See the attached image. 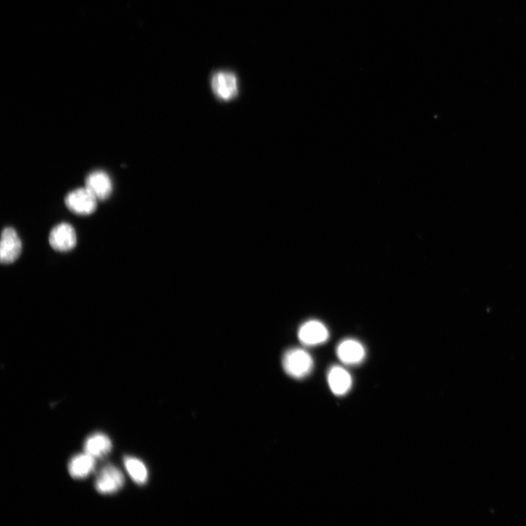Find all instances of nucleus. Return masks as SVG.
I'll return each mask as SVG.
<instances>
[{"mask_svg": "<svg viewBox=\"0 0 526 526\" xmlns=\"http://www.w3.org/2000/svg\"><path fill=\"white\" fill-rule=\"evenodd\" d=\"M21 251L22 243L17 232L12 227H5L0 243V261L5 265L11 264L18 259Z\"/></svg>", "mask_w": 526, "mask_h": 526, "instance_id": "obj_6", "label": "nucleus"}, {"mask_svg": "<svg viewBox=\"0 0 526 526\" xmlns=\"http://www.w3.org/2000/svg\"><path fill=\"white\" fill-rule=\"evenodd\" d=\"M95 467V458L84 453L73 457L68 466L69 473L75 479H84L89 476Z\"/></svg>", "mask_w": 526, "mask_h": 526, "instance_id": "obj_12", "label": "nucleus"}, {"mask_svg": "<svg viewBox=\"0 0 526 526\" xmlns=\"http://www.w3.org/2000/svg\"><path fill=\"white\" fill-rule=\"evenodd\" d=\"M298 336L303 345L313 347L325 343L330 334L324 323L319 321L311 320L301 325Z\"/></svg>", "mask_w": 526, "mask_h": 526, "instance_id": "obj_7", "label": "nucleus"}, {"mask_svg": "<svg viewBox=\"0 0 526 526\" xmlns=\"http://www.w3.org/2000/svg\"><path fill=\"white\" fill-rule=\"evenodd\" d=\"M124 464L128 474L138 485H145L148 480L147 466L141 460L133 457H125Z\"/></svg>", "mask_w": 526, "mask_h": 526, "instance_id": "obj_13", "label": "nucleus"}, {"mask_svg": "<svg viewBox=\"0 0 526 526\" xmlns=\"http://www.w3.org/2000/svg\"><path fill=\"white\" fill-rule=\"evenodd\" d=\"M210 84L211 91L218 103H229L237 100L240 96V80L233 71L223 69L213 71Z\"/></svg>", "mask_w": 526, "mask_h": 526, "instance_id": "obj_1", "label": "nucleus"}, {"mask_svg": "<svg viewBox=\"0 0 526 526\" xmlns=\"http://www.w3.org/2000/svg\"><path fill=\"white\" fill-rule=\"evenodd\" d=\"M98 200L86 186L74 190L66 195L64 203L68 210L81 216L92 214L97 210Z\"/></svg>", "mask_w": 526, "mask_h": 526, "instance_id": "obj_3", "label": "nucleus"}, {"mask_svg": "<svg viewBox=\"0 0 526 526\" xmlns=\"http://www.w3.org/2000/svg\"><path fill=\"white\" fill-rule=\"evenodd\" d=\"M85 186L99 201L109 199L113 192V183L109 175L103 171H95L87 175Z\"/></svg>", "mask_w": 526, "mask_h": 526, "instance_id": "obj_9", "label": "nucleus"}, {"mask_svg": "<svg viewBox=\"0 0 526 526\" xmlns=\"http://www.w3.org/2000/svg\"><path fill=\"white\" fill-rule=\"evenodd\" d=\"M49 240L53 249L60 252L70 251L77 245L75 230L69 223H60L52 228Z\"/></svg>", "mask_w": 526, "mask_h": 526, "instance_id": "obj_5", "label": "nucleus"}, {"mask_svg": "<svg viewBox=\"0 0 526 526\" xmlns=\"http://www.w3.org/2000/svg\"><path fill=\"white\" fill-rule=\"evenodd\" d=\"M337 357L343 364L356 366L362 363L366 358V349L358 340L345 339L336 348Z\"/></svg>", "mask_w": 526, "mask_h": 526, "instance_id": "obj_8", "label": "nucleus"}, {"mask_svg": "<svg viewBox=\"0 0 526 526\" xmlns=\"http://www.w3.org/2000/svg\"><path fill=\"white\" fill-rule=\"evenodd\" d=\"M125 477L118 468L112 465L105 466L99 473L95 488L102 494H112L123 487Z\"/></svg>", "mask_w": 526, "mask_h": 526, "instance_id": "obj_4", "label": "nucleus"}, {"mask_svg": "<svg viewBox=\"0 0 526 526\" xmlns=\"http://www.w3.org/2000/svg\"><path fill=\"white\" fill-rule=\"evenodd\" d=\"M282 366L287 375L294 379H301L311 374L314 368V360L305 350L292 348L284 353Z\"/></svg>", "mask_w": 526, "mask_h": 526, "instance_id": "obj_2", "label": "nucleus"}, {"mask_svg": "<svg viewBox=\"0 0 526 526\" xmlns=\"http://www.w3.org/2000/svg\"><path fill=\"white\" fill-rule=\"evenodd\" d=\"M329 388L336 396H345L352 388L353 378L349 372L340 366H334L327 373Z\"/></svg>", "mask_w": 526, "mask_h": 526, "instance_id": "obj_10", "label": "nucleus"}, {"mask_svg": "<svg viewBox=\"0 0 526 526\" xmlns=\"http://www.w3.org/2000/svg\"><path fill=\"white\" fill-rule=\"evenodd\" d=\"M84 448L86 453L99 458L111 452L112 443L106 435L97 433L86 438Z\"/></svg>", "mask_w": 526, "mask_h": 526, "instance_id": "obj_11", "label": "nucleus"}]
</instances>
